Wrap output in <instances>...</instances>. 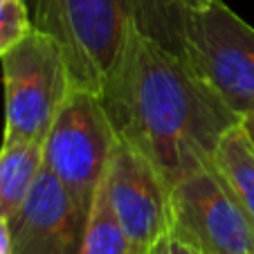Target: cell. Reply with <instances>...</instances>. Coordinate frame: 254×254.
Wrapping results in <instances>:
<instances>
[{
  "mask_svg": "<svg viewBox=\"0 0 254 254\" xmlns=\"http://www.w3.org/2000/svg\"><path fill=\"white\" fill-rule=\"evenodd\" d=\"M117 137L149 160L171 189L200 167H211L218 139L241 122L185 63L130 20L120 59L101 90Z\"/></svg>",
  "mask_w": 254,
  "mask_h": 254,
  "instance_id": "1",
  "label": "cell"
},
{
  "mask_svg": "<svg viewBox=\"0 0 254 254\" xmlns=\"http://www.w3.org/2000/svg\"><path fill=\"white\" fill-rule=\"evenodd\" d=\"M137 20H164L151 34L176 50L239 120L254 111V27L223 0H139Z\"/></svg>",
  "mask_w": 254,
  "mask_h": 254,
  "instance_id": "2",
  "label": "cell"
},
{
  "mask_svg": "<svg viewBox=\"0 0 254 254\" xmlns=\"http://www.w3.org/2000/svg\"><path fill=\"white\" fill-rule=\"evenodd\" d=\"M139 0H32L34 29L61 48L72 86L101 95Z\"/></svg>",
  "mask_w": 254,
  "mask_h": 254,
  "instance_id": "3",
  "label": "cell"
},
{
  "mask_svg": "<svg viewBox=\"0 0 254 254\" xmlns=\"http://www.w3.org/2000/svg\"><path fill=\"white\" fill-rule=\"evenodd\" d=\"M5 90V130L0 149L43 144L63 99L72 88L63 52L48 34L32 29L16 48L0 57Z\"/></svg>",
  "mask_w": 254,
  "mask_h": 254,
  "instance_id": "4",
  "label": "cell"
},
{
  "mask_svg": "<svg viewBox=\"0 0 254 254\" xmlns=\"http://www.w3.org/2000/svg\"><path fill=\"white\" fill-rule=\"evenodd\" d=\"M115 142L117 133L101 97L72 86L43 139V167L90 211Z\"/></svg>",
  "mask_w": 254,
  "mask_h": 254,
  "instance_id": "5",
  "label": "cell"
},
{
  "mask_svg": "<svg viewBox=\"0 0 254 254\" xmlns=\"http://www.w3.org/2000/svg\"><path fill=\"white\" fill-rule=\"evenodd\" d=\"M171 241L200 254H254V221L214 167H200L169 191Z\"/></svg>",
  "mask_w": 254,
  "mask_h": 254,
  "instance_id": "6",
  "label": "cell"
},
{
  "mask_svg": "<svg viewBox=\"0 0 254 254\" xmlns=\"http://www.w3.org/2000/svg\"><path fill=\"white\" fill-rule=\"evenodd\" d=\"M104 187L120 225L137 254H160L171 239L167 183L135 146L117 137Z\"/></svg>",
  "mask_w": 254,
  "mask_h": 254,
  "instance_id": "7",
  "label": "cell"
},
{
  "mask_svg": "<svg viewBox=\"0 0 254 254\" xmlns=\"http://www.w3.org/2000/svg\"><path fill=\"white\" fill-rule=\"evenodd\" d=\"M88 211L50 169L41 167L9 218L11 254H77Z\"/></svg>",
  "mask_w": 254,
  "mask_h": 254,
  "instance_id": "8",
  "label": "cell"
},
{
  "mask_svg": "<svg viewBox=\"0 0 254 254\" xmlns=\"http://www.w3.org/2000/svg\"><path fill=\"white\" fill-rule=\"evenodd\" d=\"M211 167L254 221V139L245 130L243 122H236L223 133L216 144Z\"/></svg>",
  "mask_w": 254,
  "mask_h": 254,
  "instance_id": "9",
  "label": "cell"
},
{
  "mask_svg": "<svg viewBox=\"0 0 254 254\" xmlns=\"http://www.w3.org/2000/svg\"><path fill=\"white\" fill-rule=\"evenodd\" d=\"M43 167V144L27 142L0 149V218L9 221Z\"/></svg>",
  "mask_w": 254,
  "mask_h": 254,
  "instance_id": "10",
  "label": "cell"
},
{
  "mask_svg": "<svg viewBox=\"0 0 254 254\" xmlns=\"http://www.w3.org/2000/svg\"><path fill=\"white\" fill-rule=\"evenodd\" d=\"M77 254H137L111 207L104 178L92 196L86 230H83V239Z\"/></svg>",
  "mask_w": 254,
  "mask_h": 254,
  "instance_id": "11",
  "label": "cell"
},
{
  "mask_svg": "<svg viewBox=\"0 0 254 254\" xmlns=\"http://www.w3.org/2000/svg\"><path fill=\"white\" fill-rule=\"evenodd\" d=\"M34 29L27 0H0V57Z\"/></svg>",
  "mask_w": 254,
  "mask_h": 254,
  "instance_id": "12",
  "label": "cell"
},
{
  "mask_svg": "<svg viewBox=\"0 0 254 254\" xmlns=\"http://www.w3.org/2000/svg\"><path fill=\"white\" fill-rule=\"evenodd\" d=\"M0 254H11V230L7 218H0Z\"/></svg>",
  "mask_w": 254,
  "mask_h": 254,
  "instance_id": "13",
  "label": "cell"
},
{
  "mask_svg": "<svg viewBox=\"0 0 254 254\" xmlns=\"http://www.w3.org/2000/svg\"><path fill=\"white\" fill-rule=\"evenodd\" d=\"M167 254H200V252H196V250L187 248V245H183V243H178V241H171V239H169V243H167Z\"/></svg>",
  "mask_w": 254,
  "mask_h": 254,
  "instance_id": "14",
  "label": "cell"
},
{
  "mask_svg": "<svg viewBox=\"0 0 254 254\" xmlns=\"http://www.w3.org/2000/svg\"><path fill=\"white\" fill-rule=\"evenodd\" d=\"M241 122H243L245 130H248V133H250V137L254 139V111L250 113V115H245V117H243V120H241Z\"/></svg>",
  "mask_w": 254,
  "mask_h": 254,
  "instance_id": "15",
  "label": "cell"
},
{
  "mask_svg": "<svg viewBox=\"0 0 254 254\" xmlns=\"http://www.w3.org/2000/svg\"><path fill=\"white\" fill-rule=\"evenodd\" d=\"M160 254H167V248H164V250H162V252H160Z\"/></svg>",
  "mask_w": 254,
  "mask_h": 254,
  "instance_id": "16",
  "label": "cell"
}]
</instances>
